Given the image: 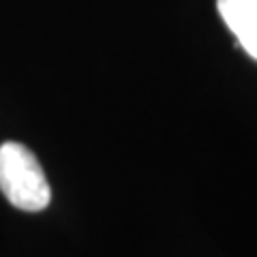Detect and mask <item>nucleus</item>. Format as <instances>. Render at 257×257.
I'll return each instance as SVG.
<instances>
[{
    "label": "nucleus",
    "mask_w": 257,
    "mask_h": 257,
    "mask_svg": "<svg viewBox=\"0 0 257 257\" xmlns=\"http://www.w3.org/2000/svg\"><path fill=\"white\" fill-rule=\"evenodd\" d=\"M0 191L9 202L26 212L50 206L52 189L35 152L20 142L0 146Z\"/></svg>",
    "instance_id": "1"
},
{
    "label": "nucleus",
    "mask_w": 257,
    "mask_h": 257,
    "mask_svg": "<svg viewBox=\"0 0 257 257\" xmlns=\"http://www.w3.org/2000/svg\"><path fill=\"white\" fill-rule=\"evenodd\" d=\"M216 9L238 45L257 60V0H216Z\"/></svg>",
    "instance_id": "2"
}]
</instances>
